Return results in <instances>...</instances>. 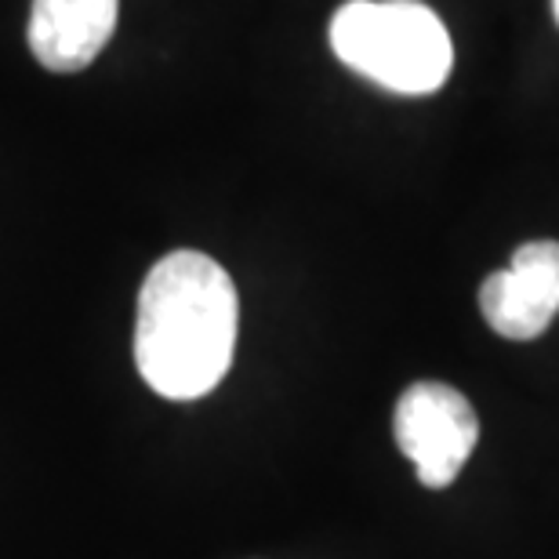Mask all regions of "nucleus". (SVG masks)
Here are the masks:
<instances>
[{"mask_svg":"<svg viewBox=\"0 0 559 559\" xmlns=\"http://www.w3.org/2000/svg\"><path fill=\"white\" fill-rule=\"evenodd\" d=\"M120 0H33L29 48L51 73L87 70L117 29Z\"/></svg>","mask_w":559,"mask_h":559,"instance_id":"39448f33","label":"nucleus"},{"mask_svg":"<svg viewBox=\"0 0 559 559\" xmlns=\"http://www.w3.org/2000/svg\"><path fill=\"white\" fill-rule=\"evenodd\" d=\"M552 15H556V22H559V0H552Z\"/></svg>","mask_w":559,"mask_h":559,"instance_id":"423d86ee","label":"nucleus"},{"mask_svg":"<svg viewBox=\"0 0 559 559\" xmlns=\"http://www.w3.org/2000/svg\"><path fill=\"white\" fill-rule=\"evenodd\" d=\"M331 48L396 95L440 92L454 66L451 33L421 0H349L331 19Z\"/></svg>","mask_w":559,"mask_h":559,"instance_id":"f03ea898","label":"nucleus"},{"mask_svg":"<svg viewBox=\"0 0 559 559\" xmlns=\"http://www.w3.org/2000/svg\"><path fill=\"white\" fill-rule=\"evenodd\" d=\"M240 301L229 273L200 251H171L139 290L135 364L153 393L200 400L226 378Z\"/></svg>","mask_w":559,"mask_h":559,"instance_id":"f257e3e1","label":"nucleus"},{"mask_svg":"<svg viewBox=\"0 0 559 559\" xmlns=\"http://www.w3.org/2000/svg\"><path fill=\"white\" fill-rule=\"evenodd\" d=\"M396 443L418 468L425 487H451L476 451L479 421L473 404L443 382H415L400 396L393 418Z\"/></svg>","mask_w":559,"mask_h":559,"instance_id":"7ed1b4c3","label":"nucleus"},{"mask_svg":"<svg viewBox=\"0 0 559 559\" xmlns=\"http://www.w3.org/2000/svg\"><path fill=\"white\" fill-rule=\"evenodd\" d=\"M484 320L501 338L531 342L549 331L559 312V243L531 240L512 254V265L490 273L479 287Z\"/></svg>","mask_w":559,"mask_h":559,"instance_id":"20e7f679","label":"nucleus"}]
</instances>
